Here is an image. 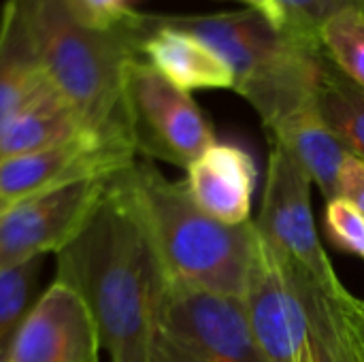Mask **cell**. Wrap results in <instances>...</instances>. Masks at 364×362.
Listing matches in <instances>:
<instances>
[{
  "label": "cell",
  "instance_id": "6da1fadb",
  "mask_svg": "<svg viewBox=\"0 0 364 362\" xmlns=\"http://www.w3.org/2000/svg\"><path fill=\"white\" fill-rule=\"evenodd\" d=\"M128 169L109 179L83 228L55 254V280L87 305L111 362H149L168 280Z\"/></svg>",
  "mask_w": 364,
  "mask_h": 362
},
{
  "label": "cell",
  "instance_id": "7a4b0ae2",
  "mask_svg": "<svg viewBox=\"0 0 364 362\" xmlns=\"http://www.w3.org/2000/svg\"><path fill=\"white\" fill-rule=\"evenodd\" d=\"M41 68L83 128L134 149L126 115V73L141 55L139 11L115 26L85 19L68 0H13Z\"/></svg>",
  "mask_w": 364,
  "mask_h": 362
},
{
  "label": "cell",
  "instance_id": "3957f363",
  "mask_svg": "<svg viewBox=\"0 0 364 362\" xmlns=\"http://www.w3.org/2000/svg\"><path fill=\"white\" fill-rule=\"evenodd\" d=\"M164 19L200 38L228 64L232 90L256 109L267 130L316 105L324 62L320 38L288 23L277 26L254 9Z\"/></svg>",
  "mask_w": 364,
  "mask_h": 362
},
{
  "label": "cell",
  "instance_id": "277c9868",
  "mask_svg": "<svg viewBox=\"0 0 364 362\" xmlns=\"http://www.w3.org/2000/svg\"><path fill=\"white\" fill-rule=\"evenodd\" d=\"M128 179L166 280L241 299L258 243L256 222L228 226L211 218L190 196L186 181H168L147 160L136 158Z\"/></svg>",
  "mask_w": 364,
  "mask_h": 362
},
{
  "label": "cell",
  "instance_id": "5b68a950",
  "mask_svg": "<svg viewBox=\"0 0 364 362\" xmlns=\"http://www.w3.org/2000/svg\"><path fill=\"white\" fill-rule=\"evenodd\" d=\"M311 179L296 158L271 141L262 209L256 228L279 260L311 324L322 322L331 305L350 290L337 277L320 243L311 211Z\"/></svg>",
  "mask_w": 364,
  "mask_h": 362
},
{
  "label": "cell",
  "instance_id": "8992f818",
  "mask_svg": "<svg viewBox=\"0 0 364 362\" xmlns=\"http://www.w3.org/2000/svg\"><path fill=\"white\" fill-rule=\"evenodd\" d=\"M149 362H269L243 301L166 282Z\"/></svg>",
  "mask_w": 364,
  "mask_h": 362
},
{
  "label": "cell",
  "instance_id": "52a82bcc",
  "mask_svg": "<svg viewBox=\"0 0 364 362\" xmlns=\"http://www.w3.org/2000/svg\"><path fill=\"white\" fill-rule=\"evenodd\" d=\"M126 115L136 156L190 169L215 134L190 92L171 83L141 55L126 73Z\"/></svg>",
  "mask_w": 364,
  "mask_h": 362
},
{
  "label": "cell",
  "instance_id": "ba28073f",
  "mask_svg": "<svg viewBox=\"0 0 364 362\" xmlns=\"http://www.w3.org/2000/svg\"><path fill=\"white\" fill-rule=\"evenodd\" d=\"M113 175L62 183L0 213V269L58 254L83 228Z\"/></svg>",
  "mask_w": 364,
  "mask_h": 362
},
{
  "label": "cell",
  "instance_id": "9c48e42d",
  "mask_svg": "<svg viewBox=\"0 0 364 362\" xmlns=\"http://www.w3.org/2000/svg\"><path fill=\"white\" fill-rule=\"evenodd\" d=\"M136 160L126 143L81 134L70 141L0 162V201L11 207L28 196L85 177H105L124 171Z\"/></svg>",
  "mask_w": 364,
  "mask_h": 362
},
{
  "label": "cell",
  "instance_id": "30bf717a",
  "mask_svg": "<svg viewBox=\"0 0 364 362\" xmlns=\"http://www.w3.org/2000/svg\"><path fill=\"white\" fill-rule=\"evenodd\" d=\"M241 301L250 329L269 362H299L311 335L309 318L260 233Z\"/></svg>",
  "mask_w": 364,
  "mask_h": 362
},
{
  "label": "cell",
  "instance_id": "8fae6325",
  "mask_svg": "<svg viewBox=\"0 0 364 362\" xmlns=\"http://www.w3.org/2000/svg\"><path fill=\"white\" fill-rule=\"evenodd\" d=\"M100 337L81 297L53 284L34 301L6 362H98Z\"/></svg>",
  "mask_w": 364,
  "mask_h": 362
},
{
  "label": "cell",
  "instance_id": "7c38bea8",
  "mask_svg": "<svg viewBox=\"0 0 364 362\" xmlns=\"http://www.w3.org/2000/svg\"><path fill=\"white\" fill-rule=\"evenodd\" d=\"M141 58L177 87L232 90L235 77L228 64L194 34L171 26L164 15L139 13Z\"/></svg>",
  "mask_w": 364,
  "mask_h": 362
},
{
  "label": "cell",
  "instance_id": "4fadbf2b",
  "mask_svg": "<svg viewBox=\"0 0 364 362\" xmlns=\"http://www.w3.org/2000/svg\"><path fill=\"white\" fill-rule=\"evenodd\" d=\"M186 188L211 218L239 226L250 222L256 188V164L239 145L213 143L188 169Z\"/></svg>",
  "mask_w": 364,
  "mask_h": 362
},
{
  "label": "cell",
  "instance_id": "5bb4252c",
  "mask_svg": "<svg viewBox=\"0 0 364 362\" xmlns=\"http://www.w3.org/2000/svg\"><path fill=\"white\" fill-rule=\"evenodd\" d=\"M269 132L273 143H279L296 158L326 201L339 196V173L348 151L324 124L316 105L288 115Z\"/></svg>",
  "mask_w": 364,
  "mask_h": 362
},
{
  "label": "cell",
  "instance_id": "9a60e30c",
  "mask_svg": "<svg viewBox=\"0 0 364 362\" xmlns=\"http://www.w3.org/2000/svg\"><path fill=\"white\" fill-rule=\"evenodd\" d=\"M90 134L73 107L45 81L0 134V162Z\"/></svg>",
  "mask_w": 364,
  "mask_h": 362
},
{
  "label": "cell",
  "instance_id": "2e32d148",
  "mask_svg": "<svg viewBox=\"0 0 364 362\" xmlns=\"http://www.w3.org/2000/svg\"><path fill=\"white\" fill-rule=\"evenodd\" d=\"M47 81L13 0L0 11V134Z\"/></svg>",
  "mask_w": 364,
  "mask_h": 362
},
{
  "label": "cell",
  "instance_id": "e0dca14e",
  "mask_svg": "<svg viewBox=\"0 0 364 362\" xmlns=\"http://www.w3.org/2000/svg\"><path fill=\"white\" fill-rule=\"evenodd\" d=\"M316 107L346 151L364 162V87L346 77L324 53Z\"/></svg>",
  "mask_w": 364,
  "mask_h": 362
},
{
  "label": "cell",
  "instance_id": "ac0fdd59",
  "mask_svg": "<svg viewBox=\"0 0 364 362\" xmlns=\"http://www.w3.org/2000/svg\"><path fill=\"white\" fill-rule=\"evenodd\" d=\"M43 258L0 269V362L9 361L11 346L34 305Z\"/></svg>",
  "mask_w": 364,
  "mask_h": 362
},
{
  "label": "cell",
  "instance_id": "d6986e66",
  "mask_svg": "<svg viewBox=\"0 0 364 362\" xmlns=\"http://www.w3.org/2000/svg\"><path fill=\"white\" fill-rule=\"evenodd\" d=\"M326 58L354 83L364 87V6H346L318 30Z\"/></svg>",
  "mask_w": 364,
  "mask_h": 362
},
{
  "label": "cell",
  "instance_id": "ffe728a7",
  "mask_svg": "<svg viewBox=\"0 0 364 362\" xmlns=\"http://www.w3.org/2000/svg\"><path fill=\"white\" fill-rule=\"evenodd\" d=\"M314 358L316 362H364V299L348 292L333 305L328 337L314 352Z\"/></svg>",
  "mask_w": 364,
  "mask_h": 362
},
{
  "label": "cell",
  "instance_id": "44dd1931",
  "mask_svg": "<svg viewBox=\"0 0 364 362\" xmlns=\"http://www.w3.org/2000/svg\"><path fill=\"white\" fill-rule=\"evenodd\" d=\"M324 228L337 250L364 258V213L354 203L343 196L326 201Z\"/></svg>",
  "mask_w": 364,
  "mask_h": 362
},
{
  "label": "cell",
  "instance_id": "7402d4cb",
  "mask_svg": "<svg viewBox=\"0 0 364 362\" xmlns=\"http://www.w3.org/2000/svg\"><path fill=\"white\" fill-rule=\"evenodd\" d=\"M275 2L282 6L288 26L316 38H320L318 30L328 17H333L346 6L358 4L356 0H275Z\"/></svg>",
  "mask_w": 364,
  "mask_h": 362
},
{
  "label": "cell",
  "instance_id": "603a6c76",
  "mask_svg": "<svg viewBox=\"0 0 364 362\" xmlns=\"http://www.w3.org/2000/svg\"><path fill=\"white\" fill-rule=\"evenodd\" d=\"M68 2L90 21L98 26H115L134 11L136 0H68Z\"/></svg>",
  "mask_w": 364,
  "mask_h": 362
},
{
  "label": "cell",
  "instance_id": "cb8c5ba5",
  "mask_svg": "<svg viewBox=\"0 0 364 362\" xmlns=\"http://www.w3.org/2000/svg\"><path fill=\"white\" fill-rule=\"evenodd\" d=\"M339 196L354 203L364 213V162L350 154L339 173Z\"/></svg>",
  "mask_w": 364,
  "mask_h": 362
},
{
  "label": "cell",
  "instance_id": "d4e9b609",
  "mask_svg": "<svg viewBox=\"0 0 364 362\" xmlns=\"http://www.w3.org/2000/svg\"><path fill=\"white\" fill-rule=\"evenodd\" d=\"M237 2H243V4H247L250 9H254V11H260L262 15H267L273 23H277V26H286L288 21H286V15H284V11H282V6L275 2V0H237Z\"/></svg>",
  "mask_w": 364,
  "mask_h": 362
},
{
  "label": "cell",
  "instance_id": "484cf974",
  "mask_svg": "<svg viewBox=\"0 0 364 362\" xmlns=\"http://www.w3.org/2000/svg\"><path fill=\"white\" fill-rule=\"evenodd\" d=\"M299 362H316L314 358V352H311V344L307 341L305 344V348L301 350V354H299Z\"/></svg>",
  "mask_w": 364,
  "mask_h": 362
},
{
  "label": "cell",
  "instance_id": "4316f807",
  "mask_svg": "<svg viewBox=\"0 0 364 362\" xmlns=\"http://www.w3.org/2000/svg\"><path fill=\"white\" fill-rule=\"evenodd\" d=\"M6 209H9V207H6V205H4V203H2V201H0V213H4V211H6Z\"/></svg>",
  "mask_w": 364,
  "mask_h": 362
},
{
  "label": "cell",
  "instance_id": "83f0119b",
  "mask_svg": "<svg viewBox=\"0 0 364 362\" xmlns=\"http://www.w3.org/2000/svg\"><path fill=\"white\" fill-rule=\"evenodd\" d=\"M356 2H358V4H363V6H364V0H356Z\"/></svg>",
  "mask_w": 364,
  "mask_h": 362
}]
</instances>
